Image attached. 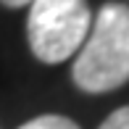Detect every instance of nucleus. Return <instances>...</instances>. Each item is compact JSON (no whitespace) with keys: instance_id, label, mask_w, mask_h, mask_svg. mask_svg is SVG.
<instances>
[{"instance_id":"20e7f679","label":"nucleus","mask_w":129,"mask_h":129,"mask_svg":"<svg viewBox=\"0 0 129 129\" xmlns=\"http://www.w3.org/2000/svg\"><path fill=\"white\" fill-rule=\"evenodd\" d=\"M100 129H129V105L113 111V113L100 124Z\"/></svg>"},{"instance_id":"7ed1b4c3","label":"nucleus","mask_w":129,"mask_h":129,"mask_svg":"<svg viewBox=\"0 0 129 129\" xmlns=\"http://www.w3.org/2000/svg\"><path fill=\"white\" fill-rule=\"evenodd\" d=\"M19 129H79V126L66 116H37Z\"/></svg>"},{"instance_id":"f257e3e1","label":"nucleus","mask_w":129,"mask_h":129,"mask_svg":"<svg viewBox=\"0 0 129 129\" xmlns=\"http://www.w3.org/2000/svg\"><path fill=\"white\" fill-rule=\"evenodd\" d=\"M71 77L84 92H111L129 82V5L105 3L92 19Z\"/></svg>"},{"instance_id":"f03ea898","label":"nucleus","mask_w":129,"mask_h":129,"mask_svg":"<svg viewBox=\"0 0 129 129\" xmlns=\"http://www.w3.org/2000/svg\"><path fill=\"white\" fill-rule=\"evenodd\" d=\"M90 26L87 0H32L26 19L29 48L42 63H61L79 53Z\"/></svg>"},{"instance_id":"39448f33","label":"nucleus","mask_w":129,"mask_h":129,"mask_svg":"<svg viewBox=\"0 0 129 129\" xmlns=\"http://www.w3.org/2000/svg\"><path fill=\"white\" fill-rule=\"evenodd\" d=\"M0 3L8 8H21V5H32V0H0Z\"/></svg>"}]
</instances>
